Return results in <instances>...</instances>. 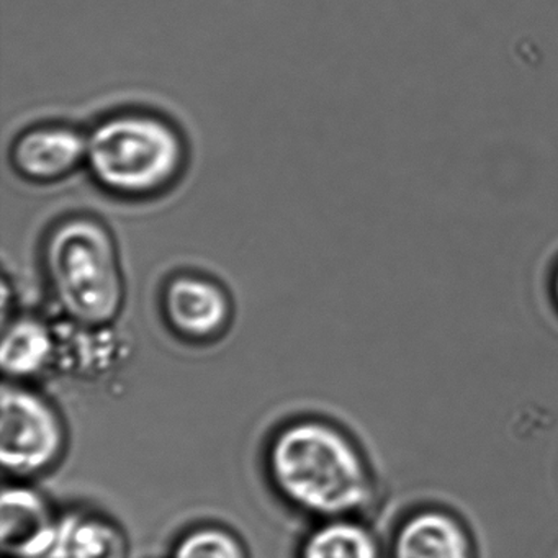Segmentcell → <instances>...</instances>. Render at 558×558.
Listing matches in <instances>:
<instances>
[{
	"mask_svg": "<svg viewBox=\"0 0 558 558\" xmlns=\"http://www.w3.org/2000/svg\"><path fill=\"white\" fill-rule=\"evenodd\" d=\"M169 558H251L238 532L217 522L192 525L171 547Z\"/></svg>",
	"mask_w": 558,
	"mask_h": 558,
	"instance_id": "cell-13",
	"label": "cell"
},
{
	"mask_svg": "<svg viewBox=\"0 0 558 558\" xmlns=\"http://www.w3.org/2000/svg\"><path fill=\"white\" fill-rule=\"evenodd\" d=\"M87 135L68 125L27 130L12 146V165L22 178L53 182L73 174L86 162Z\"/></svg>",
	"mask_w": 558,
	"mask_h": 558,
	"instance_id": "cell-7",
	"label": "cell"
},
{
	"mask_svg": "<svg viewBox=\"0 0 558 558\" xmlns=\"http://www.w3.org/2000/svg\"><path fill=\"white\" fill-rule=\"evenodd\" d=\"M68 449V427L50 398L25 384L2 387L0 462L5 475L31 482L60 465Z\"/></svg>",
	"mask_w": 558,
	"mask_h": 558,
	"instance_id": "cell-4",
	"label": "cell"
},
{
	"mask_svg": "<svg viewBox=\"0 0 558 558\" xmlns=\"http://www.w3.org/2000/svg\"><path fill=\"white\" fill-rule=\"evenodd\" d=\"M57 362L54 326L35 316H17L4 323L0 367L5 381L25 384L41 377Z\"/></svg>",
	"mask_w": 558,
	"mask_h": 558,
	"instance_id": "cell-9",
	"label": "cell"
},
{
	"mask_svg": "<svg viewBox=\"0 0 558 558\" xmlns=\"http://www.w3.org/2000/svg\"><path fill=\"white\" fill-rule=\"evenodd\" d=\"M44 266L54 300L68 319L113 325L125 302L119 251L109 228L97 218H64L44 244Z\"/></svg>",
	"mask_w": 558,
	"mask_h": 558,
	"instance_id": "cell-2",
	"label": "cell"
},
{
	"mask_svg": "<svg viewBox=\"0 0 558 558\" xmlns=\"http://www.w3.org/2000/svg\"><path fill=\"white\" fill-rule=\"evenodd\" d=\"M264 469L277 496L316 521L352 518L374 496L361 450L323 417H295L277 427L266 446Z\"/></svg>",
	"mask_w": 558,
	"mask_h": 558,
	"instance_id": "cell-1",
	"label": "cell"
},
{
	"mask_svg": "<svg viewBox=\"0 0 558 558\" xmlns=\"http://www.w3.org/2000/svg\"><path fill=\"white\" fill-rule=\"evenodd\" d=\"M296 558H381L377 538L352 518L316 521L303 535Z\"/></svg>",
	"mask_w": 558,
	"mask_h": 558,
	"instance_id": "cell-12",
	"label": "cell"
},
{
	"mask_svg": "<svg viewBox=\"0 0 558 558\" xmlns=\"http://www.w3.org/2000/svg\"><path fill=\"white\" fill-rule=\"evenodd\" d=\"M50 558H130L125 529L102 512L74 509L60 518Z\"/></svg>",
	"mask_w": 558,
	"mask_h": 558,
	"instance_id": "cell-10",
	"label": "cell"
},
{
	"mask_svg": "<svg viewBox=\"0 0 558 558\" xmlns=\"http://www.w3.org/2000/svg\"><path fill=\"white\" fill-rule=\"evenodd\" d=\"M60 518L40 489L17 480L5 485L0 499L2 557L50 558Z\"/></svg>",
	"mask_w": 558,
	"mask_h": 558,
	"instance_id": "cell-6",
	"label": "cell"
},
{
	"mask_svg": "<svg viewBox=\"0 0 558 558\" xmlns=\"http://www.w3.org/2000/svg\"><path fill=\"white\" fill-rule=\"evenodd\" d=\"M557 293H558V279H557Z\"/></svg>",
	"mask_w": 558,
	"mask_h": 558,
	"instance_id": "cell-14",
	"label": "cell"
},
{
	"mask_svg": "<svg viewBox=\"0 0 558 558\" xmlns=\"http://www.w3.org/2000/svg\"><path fill=\"white\" fill-rule=\"evenodd\" d=\"M185 155L179 130L153 113H117L87 135L86 165L94 181L120 197H149L171 187Z\"/></svg>",
	"mask_w": 558,
	"mask_h": 558,
	"instance_id": "cell-3",
	"label": "cell"
},
{
	"mask_svg": "<svg viewBox=\"0 0 558 558\" xmlns=\"http://www.w3.org/2000/svg\"><path fill=\"white\" fill-rule=\"evenodd\" d=\"M393 558H472L465 529L440 511L411 515L395 535Z\"/></svg>",
	"mask_w": 558,
	"mask_h": 558,
	"instance_id": "cell-11",
	"label": "cell"
},
{
	"mask_svg": "<svg viewBox=\"0 0 558 558\" xmlns=\"http://www.w3.org/2000/svg\"><path fill=\"white\" fill-rule=\"evenodd\" d=\"M162 315L175 336L205 344L228 331L233 305L220 283L204 276L181 274L166 283Z\"/></svg>",
	"mask_w": 558,
	"mask_h": 558,
	"instance_id": "cell-5",
	"label": "cell"
},
{
	"mask_svg": "<svg viewBox=\"0 0 558 558\" xmlns=\"http://www.w3.org/2000/svg\"><path fill=\"white\" fill-rule=\"evenodd\" d=\"M54 326V367L73 377H99L119 367L130 352L125 335L113 325L93 326L63 319Z\"/></svg>",
	"mask_w": 558,
	"mask_h": 558,
	"instance_id": "cell-8",
	"label": "cell"
}]
</instances>
